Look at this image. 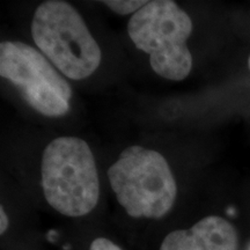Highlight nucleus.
Listing matches in <instances>:
<instances>
[{"label":"nucleus","mask_w":250,"mask_h":250,"mask_svg":"<svg viewBox=\"0 0 250 250\" xmlns=\"http://www.w3.org/2000/svg\"><path fill=\"white\" fill-rule=\"evenodd\" d=\"M34 42L62 76L83 80L101 64V49L79 12L62 0L39 5L31 20Z\"/></svg>","instance_id":"obj_2"},{"label":"nucleus","mask_w":250,"mask_h":250,"mask_svg":"<svg viewBox=\"0 0 250 250\" xmlns=\"http://www.w3.org/2000/svg\"><path fill=\"white\" fill-rule=\"evenodd\" d=\"M9 225V219L6 214L4 208H0V233L4 234L7 230Z\"/></svg>","instance_id":"obj_9"},{"label":"nucleus","mask_w":250,"mask_h":250,"mask_svg":"<svg viewBox=\"0 0 250 250\" xmlns=\"http://www.w3.org/2000/svg\"><path fill=\"white\" fill-rule=\"evenodd\" d=\"M0 76L11 81L24 101L46 117H62L71 109L72 89L42 52L19 41L0 44Z\"/></svg>","instance_id":"obj_5"},{"label":"nucleus","mask_w":250,"mask_h":250,"mask_svg":"<svg viewBox=\"0 0 250 250\" xmlns=\"http://www.w3.org/2000/svg\"><path fill=\"white\" fill-rule=\"evenodd\" d=\"M89 250H123L120 246L105 237H98L90 243Z\"/></svg>","instance_id":"obj_8"},{"label":"nucleus","mask_w":250,"mask_h":250,"mask_svg":"<svg viewBox=\"0 0 250 250\" xmlns=\"http://www.w3.org/2000/svg\"><path fill=\"white\" fill-rule=\"evenodd\" d=\"M160 250H239V236L226 219L208 215L188 229L168 234Z\"/></svg>","instance_id":"obj_6"},{"label":"nucleus","mask_w":250,"mask_h":250,"mask_svg":"<svg viewBox=\"0 0 250 250\" xmlns=\"http://www.w3.org/2000/svg\"><path fill=\"white\" fill-rule=\"evenodd\" d=\"M147 2L148 1H144V0H140V1H137V0H108V1H102V4H104L115 13L127 15L137 13Z\"/></svg>","instance_id":"obj_7"},{"label":"nucleus","mask_w":250,"mask_h":250,"mask_svg":"<svg viewBox=\"0 0 250 250\" xmlns=\"http://www.w3.org/2000/svg\"><path fill=\"white\" fill-rule=\"evenodd\" d=\"M246 250H250V242L248 243V246H247V248H246Z\"/></svg>","instance_id":"obj_10"},{"label":"nucleus","mask_w":250,"mask_h":250,"mask_svg":"<svg viewBox=\"0 0 250 250\" xmlns=\"http://www.w3.org/2000/svg\"><path fill=\"white\" fill-rule=\"evenodd\" d=\"M108 177L118 203L132 218L160 219L176 201L169 165L153 149L138 145L125 148L109 168Z\"/></svg>","instance_id":"obj_3"},{"label":"nucleus","mask_w":250,"mask_h":250,"mask_svg":"<svg viewBox=\"0 0 250 250\" xmlns=\"http://www.w3.org/2000/svg\"><path fill=\"white\" fill-rule=\"evenodd\" d=\"M248 65H249V70H250V57H249V61H248Z\"/></svg>","instance_id":"obj_11"},{"label":"nucleus","mask_w":250,"mask_h":250,"mask_svg":"<svg viewBox=\"0 0 250 250\" xmlns=\"http://www.w3.org/2000/svg\"><path fill=\"white\" fill-rule=\"evenodd\" d=\"M41 177L46 202L62 215L83 217L98 205V168L85 140L59 137L48 144L42 155Z\"/></svg>","instance_id":"obj_1"},{"label":"nucleus","mask_w":250,"mask_h":250,"mask_svg":"<svg viewBox=\"0 0 250 250\" xmlns=\"http://www.w3.org/2000/svg\"><path fill=\"white\" fill-rule=\"evenodd\" d=\"M133 44L149 56V64L158 76L181 81L192 68V56L187 41L192 33V21L171 0L148 1L127 23Z\"/></svg>","instance_id":"obj_4"}]
</instances>
